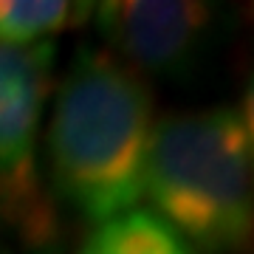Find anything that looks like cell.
Returning <instances> with one entry per match:
<instances>
[{
  "label": "cell",
  "instance_id": "obj_4",
  "mask_svg": "<svg viewBox=\"0 0 254 254\" xmlns=\"http://www.w3.org/2000/svg\"><path fill=\"white\" fill-rule=\"evenodd\" d=\"M110 54L138 76L187 82L223 37V11L200 0H108L93 6Z\"/></svg>",
  "mask_w": 254,
  "mask_h": 254
},
{
  "label": "cell",
  "instance_id": "obj_2",
  "mask_svg": "<svg viewBox=\"0 0 254 254\" xmlns=\"http://www.w3.org/2000/svg\"><path fill=\"white\" fill-rule=\"evenodd\" d=\"M144 192L195 254H237L254 235V167L237 110L170 113L155 122Z\"/></svg>",
  "mask_w": 254,
  "mask_h": 254
},
{
  "label": "cell",
  "instance_id": "obj_3",
  "mask_svg": "<svg viewBox=\"0 0 254 254\" xmlns=\"http://www.w3.org/2000/svg\"><path fill=\"white\" fill-rule=\"evenodd\" d=\"M54 57V43H0V223L37 254L63 243V220L46 192L37 150Z\"/></svg>",
  "mask_w": 254,
  "mask_h": 254
},
{
  "label": "cell",
  "instance_id": "obj_5",
  "mask_svg": "<svg viewBox=\"0 0 254 254\" xmlns=\"http://www.w3.org/2000/svg\"><path fill=\"white\" fill-rule=\"evenodd\" d=\"M76 254H195L150 209H130L102 223Z\"/></svg>",
  "mask_w": 254,
  "mask_h": 254
},
{
  "label": "cell",
  "instance_id": "obj_7",
  "mask_svg": "<svg viewBox=\"0 0 254 254\" xmlns=\"http://www.w3.org/2000/svg\"><path fill=\"white\" fill-rule=\"evenodd\" d=\"M237 116H240V125H243L246 141H249V153H252V167H254V73H252V79H249V85H246L243 110Z\"/></svg>",
  "mask_w": 254,
  "mask_h": 254
},
{
  "label": "cell",
  "instance_id": "obj_1",
  "mask_svg": "<svg viewBox=\"0 0 254 254\" xmlns=\"http://www.w3.org/2000/svg\"><path fill=\"white\" fill-rule=\"evenodd\" d=\"M155 102L144 76L93 46H79L46 130L51 198L102 226L144 195Z\"/></svg>",
  "mask_w": 254,
  "mask_h": 254
},
{
  "label": "cell",
  "instance_id": "obj_8",
  "mask_svg": "<svg viewBox=\"0 0 254 254\" xmlns=\"http://www.w3.org/2000/svg\"><path fill=\"white\" fill-rule=\"evenodd\" d=\"M252 17H254V6H252Z\"/></svg>",
  "mask_w": 254,
  "mask_h": 254
},
{
  "label": "cell",
  "instance_id": "obj_6",
  "mask_svg": "<svg viewBox=\"0 0 254 254\" xmlns=\"http://www.w3.org/2000/svg\"><path fill=\"white\" fill-rule=\"evenodd\" d=\"M93 14V3L68 0H0V43L34 46L65 28L82 26Z\"/></svg>",
  "mask_w": 254,
  "mask_h": 254
}]
</instances>
